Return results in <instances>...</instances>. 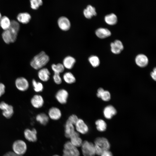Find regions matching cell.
<instances>
[{"label":"cell","instance_id":"6da1fadb","mask_svg":"<svg viewBox=\"0 0 156 156\" xmlns=\"http://www.w3.org/2000/svg\"><path fill=\"white\" fill-rule=\"evenodd\" d=\"M20 29L19 24L17 21H11L9 28L4 30L2 34V37L4 42L7 44L14 42L16 40Z\"/></svg>","mask_w":156,"mask_h":156},{"label":"cell","instance_id":"7a4b0ae2","mask_svg":"<svg viewBox=\"0 0 156 156\" xmlns=\"http://www.w3.org/2000/svg\"><path fill=\"white\" fill-rule=\"evenodd\" d=\"M49 60V56L42 51L34 56L31 61L30 64L34 69L39 70L43 68Z\"/></svg>","mask_w":156,"mask_h":156},{"label":"cell","instance_id":"3957f363","mask_svg":"<svg viewBox=\"0 0 156 156\" xmlns=\"http://www.w3.org/2000/svg\"><path fill=\"white\" fill-rule=\"evenodd\" d=\"M95 154L100 155L104 151L109 150L110 144L108 140L105 138L98 137L94 141Z\"/></svg>","mask_w":156,"mask_h":156},{"label":"cell","instance_id":"277c9868","mask_svg":"<svg viewBox=\"0 0 156 156\" xmlns=\"http://www.w3.org/2000/svg\"><path fill=\"white\" fill-rule=\"evenodd\" d=\"M80 155L77 148L73 146L70 141L64 144L62 156H80Z\"/></svg>","mask_w":156,"mask_h":156},{"label":"cell","instance_id":"5b68a950","mask_svg":"<svg viewBox=\"0 0 156 156\" xmlns=\"http://www.w3.org/2000/svg\"><path fill=\"white\" fill-rule=\"evenodd\" d=\"M83 156H94L95 155L94 144L85 140L83 142L81 146Z\"/></svg>","mask_w":156,"mask_h":156},{"label":"cell","instance_id":"8992f818","mask_svg":"<svg viewBox=\"0 0 156 156\" xmlns=\"http://www.w3.org/2000/svg\"><path fill=\"white\" fill-rule=\"evenodd\" d=\"M13 152L16 154L23 155L27 150V145L26 143L23 140H18L15 141L12 146Z\"/></svg>","mask_w":156,"mask_h":156},{"label":"cell","instance_id":"52a82bcc","mask_svg":"<svg viewBox=\"0 0 156 156\" xmlns=\"http://www.w3.org/2000/svg\"><path fill=\"white\" fill-rule=\"evenodd\" d=\"M76 131L79 133L86 134L89 131V127L84 121L81 118H78L75 125Z\"/></svg>","mask_w":156,"mask_h":156},{"label":"cell","instance_id":"ba28073f","mask_svg":"<svg viewBox=\"0 0 156 156\" xmlns=\"http://www.w3.org/2000/svg\"><path fill=\"white\" fill-rule=\"evenodd\" d=\"M0 109L3 111V115L7 118H10L13 114V107L3 101L0 103Z\"/></svg>","mask_w":156,"mask_h":156},{"label":"cell","instance_id":"9c48e42d","mask_svg":"<svg viewBox=\"0 0 156 156\" xmlns=\"http://www.w3.org/2000/svg\"><path fill=\"white\" fill-rule=\"evenodd\" d=\"M68 95V93L66 90L61 89L57 92L55 95V98L59 103L64 104L67 102Z\"/></svg>","mask_w":156,"mask_h":156},{"label":"cell","instance_id":"30bf717a","mask_svg":"<svg viewBox=\"0 0 156 156\" xmlns=\"http://www.w3.org/2000/svg\"><path fill=\"white\" fill-rule=\"evenodd\" d=\"M15 84L17 89L22 91H26L29 87L28 81L23 77H19L17 78L15 81Z\"/></svg>","mask_w":156,"mask_h":156},{"label":"cell","instance_id":"8fae6325","mask_svg":"<svg viewBox=\"0 0 156 156\" xmlns=\"http://www.w3.org/2000/svg\"><path fill=\"white\" fill-rule=\"evenodd\" d=\"M57 24L59 28L64 31L68 30L71 27V23L69 19L64 16H61L58 18Z\"/></svg>","mask_w":156,"mask_h":156},{"label":"cell","instance_id":"7c38bea8","mask_svg":"<svg viewBox=\"0 0 156 156\" xmlns=\"http://www.w3.org/2000/svg\"><path fill=\"white\" fill-rule=\"evenodd\" d=\"M48 114L49 118L54 120L60 119L62 116L60 110L55 107H53L50 108L48 110Z\"/></svg>","mask_w":156,"mask_h":156},{"label":"cell","instance_id":"4fadbf2b","mask_svg":"<svg viewBox=\"0 0 156 156\" xmlns=\"http://www.w3.org/2000/svg\"><path fill=\"white\" fill-rule=\"evenodd\" d=\"M37 132L36 130L33 128L32 130L27 129L24 131V135L26 140L30 142H34L37 140Z\"/></svg>","mask_w":156,"mask_h":156},{"label":"cell","instance_id":"5bb4252c","mask_svg":"<svg viewBox=\"0 0 156 156\" xmlns=\"http://www.w3.org/2000/svg\"><path fill=\"white\" fill-rule=\"evenodd\" d=\"M33 106L36 108H39L43 106L44 101L43 97L40 95L36 94L34 95L31 100Z\"/></svg>","mask_w":156,"mask_h":156},{"label":"cell","instance_id":"9a60e30c","mask_svg":"<svg viewBox=\"0 0 156 156\" xmlns=\"http://www.w3.org/2000/svg\"><path fill=\"white\" fill-rule=\"evenodd\" d=\"M50 75L49 70L46 68H43L39 69L38 74L39 79L43 82H47L49 80Z\"/></svg>","mask_w":156,"mask_h":156},{"label":"cell","instance_id":"2e32d148","mask_svg":"<svg viewBox=\"0 0 156 156\" xmlns=\"http://www.w3.org/2000/svg\"><path fill=\"white\" fill-rule=\"evenodd\" d=\"M75 131L74 125L67 120L65 125V136L69 138Z\"/></svg>","mask_w":156,"mask_h":156},{"label":"cell","instance_id":"e0dca14e","mask_svg":"<svg viewBox=\"0 0 156 156\" xmlns=\"http://www.w3.org/2000/svg\"><path fill=\"white\" fill-rule=\"evenodd\" d=\"M71 143L76 147L81 146L83 141L80 137L79 133L76 131L69 138Z\"/></svg>","mask_w":156,"mask_h":156},{"label":"cell","instance_id":"ac0fdd59","mask_svg":"<svg viewBox=\"0 0 156 156\" xmlns=\"http://www.w3.org/2000/svg\"><path fill=\"white\" fill-rule=\"evenodd\" d=\"M103 113L106 119H109L116 114L117 111L113 106L109 105L104 108Z\"/></svg>","mask_w":156,"mask_h":156},{"label":"cell","instance_id":"d6986e66","mask_svg":"<svg viewBox=\"0 0 156 156\" xmlns=\"http://www.w3.org/2000/svg\"><path fill=\"white\" fill-rule=\"evenodd\" d=\"M148 60L147 57L143 54L138 55L135 58V62L137 65L141 67L146 66L148 64Z\"/></svg>","mask_w":156,"mask_h":156},{"label":"cell","instance_id":"ffe728a7","mask_svg":"<svg viewBox=\"0 0 156 156\" xmlns=\"http://www.w3.org/2000/svg\"><path fill=\"white\" fill-rule=\"evenodd\" d=\"M76 62L75 59L70 56H68L63 59L62 64L65 68L71 69L73 67Z\"/></svg>","mask_w":156,"mask_h":156},{"label":"cell","instance_id":"44dd1931","mask_svg":"<svg viewBox=\"0 0 156 156\" xmlns=\"http://www.w3.org/2000/svg\"><path fill=\"white\" fill-rule=\"evenodd\" d=\"M97 96L101 98L103 101H107L111 99V95L110 92L108 91L105 90L103 89L100 88L97 91Z\"/></svg>","mask_w":156,"mask_h":156},{"label":"cell","instance_id":"7402d4cb","mask_svg":"<svg viewBox=\"0 0 156 156\" xmlns=\"http://www.w3.org/2000/svg\"><path fill=\"white\" fill-rule=\"evenodd\" d=\"M83 15L86 18L90 19L96 15L95 8L90 5H88L83 11Z\"/></svg>","mask_w":156,"mask_h":156},{"label":"cell","instance_id":"603a6c76","mask_svg":"<svg viewBox=\"0 0 156 156\" xmlns=\"http://www.w3.org/2000/svg\"><path fill=\"white\" fill-rule=\"evenodd\" d=\"M96 35L100 38H104L110 36L111 34L110 31L108 29L100 28L95 31Z\"/></svg>","mask_w":156,"mask_h":156},{"label":"cell","instance_id":"cb8c5ba5","mask_svg":"<svg viewBox=\"0 0 156 156\" xmlns=\"http://www.w3.org/2000/svg\"><path fill=\"white\" fill-rule=\"evenodd\" d=\"M17 19L19 22L23 24H27L30 21L31 16L27 12L21 13L18 14Z\"/></svg>","mask_w":156,"mask_h":156},{"label":"cell","instance_id":"d4e9b609","mask_svg":"<svg viewBox=\"0 0 156 156\" xmlns=\"http://www.w3.org/2000/svg\"><path fill=\"white\" fill-rule=\"evenodd\" d=\"M36 121L40 124L45 125L48 123L49 118L47 115L42 113L38 114L36 116Z\"/></svg>","mask_w":156,"mask_h":156},{"label":"cell","instance_id":"484cf974","mask_svg":"<svg viewBox=\"0 0 156 156\" xmlns=\"http://www.w3.org/2000/svg\"><path fill=\"white\" fill-rule=\"evenodd\" d=\"M64 81L67 83L71 84L75 83L76 79L73 75L70 72H68L65 73L63 76Z\"/></svg>","mask_w":156,"mask_h":156},{"label":"cell","instance_id":"4316f807","mask_svg":"<svg viewBox=\"0 0 156 156\" xmlns=\"http://www.w3.org/2000/svg\"><path fill=\"white\" fill-rule=\"evenodd\" d=\"M11 21L6 16H2L0 20V26L3 30L8 29L11 25Z\"/></svg>","mask_w":156,"mask_h":156},{"label":"cell","instance_id":"83f0119b","mask_svg":"<svg viewBox=\"0 0 156 156\" xmlns=\"http://www.w3.org/2000/svg\"><path fill=\"white\" fill-rule=\"evenodd\" d=\"M105 22L110 25H113L117 21V18L116 15L113 13H112L106 16L105 17Z\"/></svg>","mask_w":156,"mask_h":156},{"label":"cell","instance_id":"f1b7e54d","mask_svg":"<svg viewBox=\"0 0 156 156\" xmlns=\"http://www.w3.org/2000/svg\"><path fill=\"white\" fill-rule=\"evenodd\" d=\"M95 124L97 129L99 131H104L107 129V124L106 122L102 119L97 120L95 121Z\"/></svg>","mask_w":156,"mask_h":156},{"label":"cell","instance_id":"f546056e","mask_svg":"<svg viewBox=\"0 0 156 156\" xmlns=\"http://www.w3.org/2000/svg\"><path fill=\"white\" fill-rule=\"evenodd\" d=\"M51 68L54 73L59 74L63 72L65 69L63 64L60 63L52 64L51 66Z\"/></svg>","mask_w":156,"mask_h":156},{"label":"cell","instance_id":"4dcf8cb0","mask_svg":"<svg viewBox=\"0 0 156 156\" xmlns=\"http://www.w3.org/2000/svg\"><path fill=\"white\" fill-rule=\"evenodd\" d=\"M88 61L93 67H96L99 66L100 62L99 57L96 55H92L88 58Z\"/></svg>","mask_w":156,"mask_h":156},{"label":"cell","instance_id":"1f68e13d","mask_svg":"<svg viewBox=\"0 0 156 156\" xmlns=\"http://www.w3.org/2000/svg\"><path fill=\"white\" fill-rule=\"evenodd\" d=\"M32 84L34 90L36 92H39L43 91V86L41 83L33 79L32 81Z\"/></svg>","mask_w":156,"mask_h":156},{"label":"cell","instance_id":"d6a6232c","mask_svg":"<svg viewBox=\"0 0 156 156\" xmlns=\"http://www.w3.org/2000/svg\"><path fill=\"white\" fill-rule=\"evenodd\" d=\"M31 8L34 10H37L43 4L42 0H30Z\"/></svg>","mask_w":156,"mask_h":156},{"label":"cell","instance_id":"836d02e7","mask_svg":"<svg viewBox=\"0 0 156 156\" xmlns=\"http://www.w3.org/2000/svg\"><path fill=\"white\" fill-rule=\"evenodd\" d=\"M53 79L55 83L57 85L61 84L62 82V79L60 74L54 73Z\"/></svg>","mask_w":156,"mask_h":156},{"label":"cell","instance_id":"e575fe53","mask_svg":"<svg viewBox=\"0 0 156 156\" xmlns=\"http://www.w3.org/2000/svg\"><path fill=\"white\" fill-rule=\"evenodd\" d=\"M110 46L111 51L113 53L117 54L121 52V51L115 45L114 42L111 43Z\"/></svg>","mask_w":156,"mask_h":156},{"label":"cell","instance_id":"d590c367","mask_svg":"<svg viewBox=\"0 0 156 156\" xmlns=\"http://www.w3.org/2000/svg\"><path fill=\"white\" fill-rule=\"evenodd\" d=\"M78 118H79L76 115L73 114L70 115L68 117L67 120L75 125Z\"/></svg>","mask_w":156,"mask_h":156},{"label":"cell","instance_id":"8d00e7d4","mask_svg":"<svg viewBox=\"0 0 156 156\" xmlns=\"http://www.w3.org/2000/svg\"><path fill=\"white\" fill-rule=\"evenodd\" d=\"M115 45L121 51L123 49L124 46L122 42L119 40H116L114 42Z\"/></svg>","mask_w":156,"mask_h":156},{"label":"cell","instance_id":"74e56055","mask_svg":"<svg viewBox=\"0 0 156 156\" xmlns=\"http://www.w3.org/2000/svg\"><path fill=\"white\" fill-rule=\"evenodd\" d=\"M100 156H113L112 153L109 150L103 151L101 154Z\"/></svg>","mask_w":156,"mask_h":156},{"label":"cell","instance_id":"f35d334b","mask_svg":"<svg viewBox=\"0 0 156 156\" xmlns=\"http://www.w3.org/2000/svg\"><path fill=\"white\" fill-rule=\"evenodd\" d=\"M5 86L4 85L0 83V97L5 92Z\"/></svg>","mask_w":156,"mask_h":156},{"label":"cell","instance_id":"ab89813d","mask_svg":"<svg viewBox=\"0 0 156 156\" xmlns=\"http://www.w3.org/2000/svg\"><path fill=\"white\" fill-rule=\"evenodd\" d=\"M3 156H23L18 155L14 152L12 151L8 152L5 154Z\"/></svg>","mask_w":156,"mask_h":156},{"label":"cell","instance_id":"60d3db41","mask_svg":"<svg viewBox=\"0 0 156 156\" xmlns=\"http://www.w3.org/2000/svg\"><path fill=\"white\" fill-rule=\"evenodd\" d=\"M151 75L152 78L155 81H156V68H154L151 73Z\"/></svg>","mask_w":156,"mask_h":156},{"label":"cell","instance_id":"b9f144b4","mask_svg":"<svg viewBox=\"0 0 156 156\" xmlns=\"http://www.w3.org/2000/svg\"><path fill=\"white\" fill-rule=\"evenodd\" d=\"M53 156H60L57 155H53Z\"/></svg>","mask_w":156,"mask_h":156},{"label":"cell","instance_id":"7bdbcfd3","mask_svg":"<svg viewBox=\"0 0 156 156\" xmlns=\"http://www.w3.org/2000/svg\"><path fill=\"white\" fill-rule=\"evenodd\" d=\"M2 16H1V13H0V20L1 19V18Z\"/></svg>","mask_w":156,"mask_h":156}]
</instances>
